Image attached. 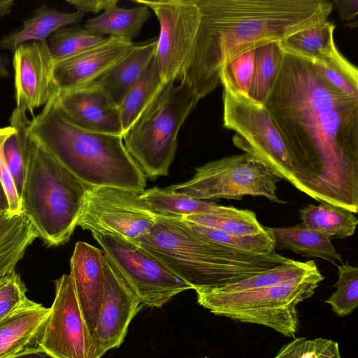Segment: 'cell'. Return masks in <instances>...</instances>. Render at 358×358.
<instances>
[{"label": "cell", "instance_id": "cell-19", "mask_svg": "<svg viewBox=\"0 0 358 358\" xmlns=\"http://www.w3.org/2000/svg\"><path fill=\"white\" fill-rule=\"evenodd\" d=\"M50 308L34 302L0 322V358L24 350L36 341L43 329Z\"/></svg>", "mask_w": 358, "mask_h": 358}, {"label": "cell", "instance_id": "cell-22", "mask_svg": "<svg viewBox=\"0 0 358 358\" xmlns=\"http://www.w3.org/2000/svg\"><path fill=\"white\" fill-rule=\"evenodd\" d=\"M143 205L152 213L166 217L182 218L187 216L217 213L222 206L196 199L176 192L169 187H155L140 194Z\"/></svg>", "mask_w": 358, "mask_h": 358}, {"label": "cell", "instance_id": "cell-13", "mask_svg": "<svg viewBox=\"0 0 358 358\" xmlns=\"http://www.w3.org/2000/svg\"><path fill=\"white\" fill-rule=\"evenodd\" d=\"M55 61L47 42L30 41L14 50L13 68L16 107L34 117L36 108L58 94L54 79Z\"/></svg>", "mask_w": 358, "mask_h": 358}, {"label": "cell", "instance_id": "cell-6", "mask_svg": "<svg viewBox=\"0 0 358 358\" xmlns=\"http://www.w3.org/2000/svg\"><path fill=\"white\" fill-rule=\"evenodd\" d=\"M324 276L318 268L273 286L239 292L195 289L198 303L216 315L263 325L287 337L296 334L297 306L310 298Z\"/></svg>", "mask_w": 358, "mask_h": 358}, {"label": "cell", "instance_id": "cell-33", "mask_svg": "<svg viewBox=\"0 0 358 358\" xmlns=\"http://www.w3.org/2000/svg\"><path fill=\"white\" fill-rule=\"evenodd\" d=\"M336 291L324 302L339 317L352 313L358 306V268L348 262L338 266Z\"/></svg>", "mask_w": 358, "mask_h": 358}, {"label": "cell", "instance_id": "cell-11", "mask_svg": "<svg viewBox=\"0 0 358 358\" xmlns=\"http://www.w3.org/2000/svg\"><path fill=\"white\" fill-rule=\"evenodd\" d=\"M155 215L140 194L113 187H89L77 226L92 234L110 235L135 243L149 234Z\"/></svg>", "mask_w": 358, "mask_h": 358}, {"label": "cell", "instance_id": "cell-41", "mask_svg": "<svg viewBox=\"0 0 358 358\" xmlns=\"http://www.w3.org/2000/svg\"><path fill=\"white\" fill-rule=\"evenodd\" d=\"M8 358H52L37 347H29Z\"/></svg>", "mask_w": 358, "mask_h": 358}, {"label": "cell", "instance_id": "cell-34", "mask_svg": "<svg viewBox=\"0 0 358 358\" xmlns=\"http://www.w3.org/2000/svg\"><path fill=\"white\" fill-rule=\"evenodd\" d=\"M255 68V49L237 56L220 72V83L231 90L248 96Z\"/></svg>", "mask_w": 358, "mask_h": 358}, {"label": "cell", "instance_id": "cell-4", "mask_svg": "<svg viewBox=\"0 0 358 358\" xmlns=\"http://www.w3.org/2000/svg\"><path fill=\"white\" fill-rule=\"evenodd\" d=\"M155 217L156 222L149 234L135 243L194 290L234 283L292 259L275 251L257 254L210 241L194 232L182 218L157 215Z\"/></svg>", "mask_w": 358, "mask_h": 358}, {"label": "cell", "instance_id": "cell-25", "mask_svg": "<svg viewBox=\"0 0 358 358\" xmlns=\"http://www.w3.org/2000/svg\"><path fill=\"white\" fill-rule=\"evenodd\" d=\"M38 237L22 213L8 214L0 220V275L15 271L27 248Z\"/></svg>", "mask_w": 358, "mask_h": 358}, {"label": "cell", "instance_id": "cell-38", "mask_svg": "<svg viewBox=\"0 0 358 358\" xmlns=\"http://www.w3.org/2000/svg\"><path fill=\"white\" fill-rule=\"evenodd\" d=\"M66 2L73 5L77 11L83 13H97L101 10H106L108 8L117 5L118 0H66Z\"/></svg>", "mask_w": 358, "mask_h": 358}, {"label": "cell", "instance_id": "cell-35", "mask_svg": "<svg viewBox=\"0 0 358 358\" xmlns=\"http://www.w3.org/2000/svg\"><path fill=\"white\" fill-rule=\"evenodd\" d=\"M26 292L27 288L15 271L0 282V322L34 303L27 298Z\"/></svg>", "mask_w": 358, "mask_h": 358}, {"label": "cell", "instance_id": "cell-26", "mask_svg": "<svg viewBox=\"0 0 358 358\" xmlns=\"http://www.w3.org/2000/svg\"><path fill=\"white\" fill-rule=\"evenodd\" d=\"M150 15V8L144 4L127 9L115 5L98 17L89 19L85 27L100 35L132 41L139 35L143 24Z\"/></svg>", "mask_w": 358, "mask_h": 358}, {"label": "cell", "instance_id": "cell-29", "mask_svg": "<svg viewBox=\"0 0 358 358\" xmlns=\"http://www.w3.org/2000/svg\"><path fill=\"white\" fill-rule=\"evenodd\" d=\"M282 51L280 42L264 44L255 49V68L248 96L264 105L278 74Z\"/></svg>", "mask_w": 358, "mask_h": 358}, {"label": "cell", "instance_id": "cell-45", "mask_svg": "<svg viewBox=\"0 0 358 358\" xmlns=\"http://www.w3.org/2000/svg\"><path fill=\"white\" fill-rule=\"evenodd\" d=\"M8 214H10V213H3L0 212V220L2 219L3 217H5Z\"/></svg>", "mask_w": 358, "mask_h": 358}, {"label": "cell", "instance_id": "cell-23", "mask_svg": "<svg viewBox=\"0 0 358 358\" xmlns=\"http://www.w3.org/2000/svg\"><path fill=\"white\" fill-rule=\"evenodd\" d=\"M166 83L161 78L155 55L118 106L122 136L157 99Z\"/></svg>", "mask_w": 358, "mask_h": 358}, {"label": "cell", "instance_id": "cell-16", "mask_svg": "<svg viewBox=\"0 0 358 358\" xmlns=\"http://www.w3.org/2000/svg\"><path fill=\"white\" fill-rule=\"evenodd\" d=\"M134 45L132 41L109 36L100 45L55 62L54 79L58 94L92 82L129 53Z\"/></svg>", "mask_w": 358, "mask_h": 358}, {"label": "cell", "instance_id": "cell-32", "mask_svg": "<svg viewBox=\"0 0 358 358\" xmlns=\"http://www.w3.org/2000/svg\"><path fill=\"white\" fill-rule=\"evenodd\" d=\"M318 73L340 92L358 98V71L340 52L334 57L312 62Z\"/></svg>", "mask_w": 358, "mask_h": 358}, {"label": "cell", "instance_id": "cell-21", "mask_svg": "<svg viewBox=\"0 0 358 358\" xmlns=\"http://www.w3.org/2000/svg\"><path fill=\"white\" fill-rule=\"evenodd\" d=\"M275 242V250H286L303 257H317L333 264H343L341 255L329 236L301 223L289 227H267Z\"/></svg>", "mask_w": 358, "mask_h": 358}, {"label": "cell", "instance_id": "cell-12", "mask_svg": "<svg viewBox=\"0 0 358 358\" xmlns=\"http://www.w3.org/2000/svg\"><path fill=\"white\" fill-rule=\"evenodd\" d=\"M55 285L50 313L36 347L52 358H101L106 352L87 325L71 275L63 274Z\"/></svg>", "mask_w": 358, "mask_h": 358}, {"label": "cell", "instance_id": "cell-31", "mask_svg": "<svg viewBox=\"0 0 358 358\" xmlns=\"http://www.w3.org/2000/svg\"><path fill=\"white\" fill-rule=\"evenodd\" d=\"M182 220L194 232L217 244L262 255L275 251L274 239L267 227L266 231L264 233L241 236Z\"/></svg>", "mask_w": 358, "mask_h": 358}, {"label": "cell", "instance_id": "cell-5", "mask_svg": "<svg viewBox=\"0 0 358 358\" xmlns=\"http://www.w3.org/2000/svg\"><path fill=\"white\" fill-rule=\"evenodd\" d=\"M24 166L20 213L45 244H64L77 227L90 186L31 137L24 153Z\"/></svg>", "mask_w": 358, "mask_h": 358}, {"label": "cell", "instance_id": "cell-43", "mask_svg": "<svg viewBox=\"0 0 358 358\" xmlns=\"http://www.w3.org/2000/svg\"><path fill=\"white\" fill-rule=\"evenodd\" d=\"M14 2L13 0H0V17L10 13Z\"/></svg>", "mask_w": 358, "mask_h": 358}, {"label": "cell", "instance_id": "cell-9", "mask_svg": "<svg viewBox=\"0 0 358 358\" xmlns=\"http://www.w3.org/2000/svg\"><path fill=\"white\" fill-rule=\"evenodd\" d=\"M280 180L262 161L245 152L207 162L196 169L190 180L169 187L203 201L252 196L282 203L277 195Z\"/></svg>", "mask_w": 358, "mask_h": 358}, {"label": "cell", "instance_id": "cell-15", "mask_svg": "<svg viewBox=\"0 0 358 358\" xmlns=\"http://www.w3.org/2000/svg\"><path fill=\"white\" fill-rule=\"evenodd\" d=\"M56 104L72 124L83 129L122 136L118 107L98 86L87 84L58 94Z\"/></svg>", "mask_w": 358, "mask_h": 358}, {"label": "cell", "instance_id": "cell-17", "mask_svg": "<svg viewBox=\"0 0 358 358\" xmlns=\"http://www.w3.org/2000/svg\"><path fill=\"white\" fill-rule=\"evenodd\" d=\"M103 260L102 250L83 241L76 243L70 259L69 275L92 336L104 295Z\"/></svg>", "mask_w": 358, "mask_h": 358}, {"label": "cell", "instance_id": "cell-42", "mask_svg": "<svg viewBox=\"0 0 358 358\" xmlns=\"http://www.w3.org/2000/svg\"><path fill=\"white\" fill-rule=\"evenodd\" d=\"M0 212L10 213L9 203L6 192L0 180Z\"/></svg>", "mask_w": 358, "mask_h": 358}, {"label": "cell", "instance_id": "cell-18", "mask_svg": "<svg viewBox=\"0 0 358 358\" xmlns=\"http://www.w3.org/2000/svg\"><path fill=\"white\" fill-rule=\"evenodd\" d=\"M157 45V40L135 45L129 53L88 84L100 87L118 107L155 57Z\"/></svg>", "mask_w": 358, "mask_h": 358}, {"label": "cell", "instance_id": "cell-24", "mask_svg": "<svg viewBox=\"0 0 358 358\" xmlns=\"http://www.w3.org/2000/svg\"><path fill=\"white\" fill-rule=\"evenodd\" d=\"M335 25L325 20L301 29L282 41L281 48L311 62L340 53L334 38Z\"/></svg>", "mask_w": 358, "mask_h": 358}, {"label": "cell", "instance_id": "cell-44", "mask_svg": "<svg viewBox=\"0 0 358 358\" xmlns=\"http://www.w3.org/2000/svg\"><path fill=\"white\" fill-rule=\"evenodd\" d=\"M9 72L7 69V66L5 60L0 55V78H7L8 76Z\"/></svg>", "mask_w": 358, "mask_h": 358}, {"label": "cell", "instance_id": "cell-10", "mask_svg": "<svg viewBox=\"0 0 358 358\" xmlns=\"http://www.w3.org/2000/svg\"><path fill=\"white\" fill-rule=\"evenodd\" d=\"M92 236L106 259L143 305L159 308L179 293L192 289L190 285L138 244L110 235Z\"/></svg>", "mask_w": 358, "mask_h": 358}, {"label": "cell", "instance_id": "cell-8", "mask_svg": "<svg viewBox=\"0 0 358 358\" xmlns=\"http://www.w3.org/2000/svg\"><path fill=\"white\" fill-rule=\"evenodd\" d=\"M224 126L236 133L235 146L262 161L274 174L301 191L295 166L264 106L223 86Z\"/></svg>", "mask_w": 358, "mask_h": 358}, {"label": "cell", "instance_id": "cell-40", "mask_svg": "<svg viewBox=\"0 0 358 358\" xmlns=\"http://www.w3.org/2000/svg\"><path fill=\"white\" fill-rule=\"evenodd\" d=\"M318 358H341L338 343L327 339L324 347L318 355Z\"/></svg>", "mask_w": 358, "mask_h": 358}, {"label": "cell", "instance_id": "cell-14", "mask_svg": "<svg viewBox=\"0 0 358 358\" xmlns=\"http://www.w3.org/2000/svg\"><path fill=\"white\" fill-rule=\"evenodd\" d=\"M103 264L104 295L93 337L106 352L121 345L131 321L143 304L105 256Z\"/></svg>", "mask_w": 358, "mask_h": 358}, {"label": "cell", "instance_id": "cell-1", "mask_svg": "<svg viewBox=\"0 0 358 358\" xmlns=\"http://www.w3.org/2000/svg\"><path fill=\"white\" fill-rule=\"evenodd\" d=\"M282 51L264 106L295 166L301 192L357 214L358 98L333 87L311 62Z\"/></svg>", "mask_w": 358, "mask_h": 358}, {"label": "cell", "instance_id": "cell-3", "mask_svg": "<svg viewBox=\"0 0 358 358\" xmlns=\"http://www.w3.org/2000/svg\"><path fill=\"white\" fill-rule=\"evenodd\" d=\"M56 96L30 120L29 136L87 185L141 194L146 176L127 150L122 136L92 132L72 124L58 109Z\"/></svg>", "mask_w": 358, "mask_h": 358}, {"label": "cell", "instance_id": "cell-20", "mask_svg": "<svg viewBox=\"0 0 358 358\" xmlns=\"http://www.w3.org/2000/svg\"><path fill=\"white\" fill-rule=\"evenodd\" d=\"M83 13H64L46 3L37 7L32 15L23 22L22 28L3 36L0 48L14 51L20 44L30 41L47 42V38L59 29L80 22Z\"/></svg>", "mask_w": 358, "mask_h": 358}, {"label": "cell", "instance_id": "cell-30", "mask_svg": "<svg viewBox=\"0 0 358 358\" xmlns=\"http://www.w3.org/2000/svg\"><path fill=\"white\" fill-rule=\"evenodd\" d=\"M108 37L87 29L66 26L52 33L47 43L52 58L57 62L100 45Z\"/></svg>", "mask_w": 358, "mask_h": 358}, {"label": "cell", "instance_id": "cell-28", "mask_svg": "<svg viewBox=\"0 0 358 358\" xmlns=\"http://www.w3.org/2000/svg\"><path fill=\"white\" fill-rule=\"evenodd\" d=\"M196 224L236 236H253L266 231L253 211L223 206L217 213L199 214L182 217Z\"/></svg>", "mask_w": 358, "mask_h": 358}, {"label": "cell", "instance_id": "cell-36", "mask_svg": "<svg viewBox=\"0 0 358 358\" xmlns=\"http://www.w3.org/2000/svg\"><path fill=\"white\" fill-rule=\"evenodd\" d=\"M327 339L297 338L283 345L274 358H318Z\"/></svg>", "mask_w": 358, "mask_h": 358}, {"label": "cell", "instance_id": "cell-27", "mask_svg": "<svg viewBox=\"0 0 358 358\" xmlns=\"http://www.w3.org/2000/svg\"><path fill=\"white\" fill-rule=\"evenodd\" d=\"M301 224L331 238L352 236L358 219L352 211L331 203L309 204L299 211Z\"/></svg>", "mask_w": 358, "mask_h": 358}, {"label": "cell", "instance_id": "cell-46", "mask_svg": "<svg viewBox=\"0 0 358 358\" xmlns=\"http://www.w3.org/2000/svg\"><path fill=\"white\" fill-rule=\"evenodd\" d=\"M201 358H207V357H201Z\"/></svg>", "mask_w": 358, "mask_h": 358}, {"label": "cell", "instance_id": "cell-7", "mask_svg": "<svg viewBox=\"0 0 358 358\" xmlns=\"http://www.w3.org/2000/svg\"><path fill=\"white\" fill-rule=\"evenodd\" d=\"M200 99L187 84L166 83L157 99L123 136L124 146L146 177L166 176L178 132Z\"/></svg>", "mask_w": 358, "mask_h": 358}, {"label": "cell", "instance_id": "cell-2", "mask_svg": "<svg viewBox=\"0 0 358 358\" xmlns=\"http://www.w3.org/2000/svg\"><path fill=\"white\" fill-rule=\"evenodd\" d=\"M196 1L200 18L191 36L185 83L200 99L215 90L233 59L327 20L334 7L326 0Z\"/></svg>", "mask_w": 358, "mask_h": 358}, {"label": "cell", "instance_id": "cell-39", "mask_svg": "<svg viewBox=\"0 0 358 358\" xmlns=\"http://www.w3.org/2000/svg\"><path fill=\"white\" fill-rule=\"evenodd\" d=\"M332 2L343 20L349 21L357 16L358 13V0H336Z\"/></svg>", "mask_w": 358, "mask_h": 358}, {"label": "cell", "instance_id": "cell-37", "mask_svg": "<svg viewBox=\"0 0 358 358\" xmlns=\"http://www.w3.org/2000/svg\"><path fill=\"white\" fill-rule=\"evenodd\" d=\"M13 129V127L11 126L0 128V180L8 197L10 213L20 214V206L19 196L3 155V143Z\"/></svg>", "mask_w": 358, "mask_h": 358}]
</instances>
